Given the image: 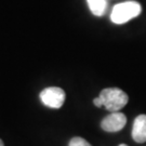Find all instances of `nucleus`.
Returning a JSON list of instances; mask_svg holds the SVG:
<instances>
[{"label": "nucleus", "mask_w": 146, "mask_h": 146, "mask_svg": "<svg viewBox=\"0 0 146 146\" xmlns=\"http://www.w3.org/2000/svg\"><path fill=\"white\" fill-rule=\"evenodd\" d=\"M142 12V7L136 1H125L116 5L110 14V20L115 24H125L130 20L139 16Z\"/></svg>", "instance_id": "1"}, {"label": "nucleus", "mask_w": 146, "mask_h": 146, "mask_svg": "<svg viewBox=\"0 0 146 146\" xmlns=\"http://www.w3.org/2000/svg\"><path fill=\"white\" fill-rule=\"evenodd\" d=\"M100 99L102 100L103 106L110 113H116L119 111L121 108H123L129 98L125 92L118 88H106L101 91L100 93Z\"/></svg>", "instance_id": "2"}, {"label": "nucleus", "mask_w": 146, "mask_h": 146, "mask_svg": "<svg viewBox=\"0 0 146 146\" xmlns=\"http://www.w3.org/2000/svg\"><path fill=\"white\" fill-rule=\"evenodd\" d=\"M40 101L50 108H61L65 102L66 94L58 87H49L40 92Z\"/></svg>", "instance_id": "3"}, {"label": "nucleus", "mask_w": 146, "mask_h": 146, "mask_svg": "<svg viewBox=\"0 0 146 146\" xmlns=\"http://www.w3.org/2000/svg\"><path fill=\"white\" fill-rule=\"evenodd\" d=\"M125 123H127V117L125 114L116 111L105 117L101 122V127L106 132H117L121 130Z\"/></svg>", "instance_id": "4"}, {"label": "nucleus", "mask_w": 146, "mask_h": 146, "mask_svg": "<svg viewBox=\"0 0 146 146\" xmlns=\"http://www.w3.org/2000/svg\"><path fill=\"white\" fill-rule=\"evenodd\" d=\"M132 137L136 143L146 142V115H140L134 119Z\"/></svg>", "instance_id": "5"}, {"label": "nucleus", "mask_w": 146, "mask_h": 146, "mask_svg": "<svg viewBox=\"0 0 146 146\" xmlns=\"http://www.w3.org/2000/svg\"><path fill=\"white\" fill-rule=\"evenodd\" d=\"M89 9L92 12V14L96 16H102L107 8L106 0H87Z\"/></svg>", "instance_id": "6"}, {"label": "nucleus", "mask_w": 146, "mask_h": 146, "mask_svg": "<svg viewBox=\"0 0 146 146\" xmlns=\"http://www.w3.org/2000/svg\"><path fill=\"white\" fill-rule=\"evenodd\" d=\"M68 146H91V144L82 137H73Z\"/></svg>", "instance_id": "7"}, {"label": "nucleus", "mask_w": 146, "mask_h": 146, "mask_svg": "<svg viewBox=\"0 0 146 146\" xmlns=\"http://www.w3.org/2000/svg\"><path fill=\"white\" fill-rule=\"evenodd\" d=\"M93 103H94V105H95L96 107H102V106H103L102 100L100 99V96H98V98H95V99L93 100Z\"/></svg>", "instance_id": "8"}, {"label": "nucleus", "mask_w": 146, "mask_h": 146, "mask_svg": "<svg viewBox=\"0 0 146 146\" xmlns=\"http://www.w3.org/2000/svg\"><path fill=\"white\" fill-rule=\"evenodd\" d=\"M0 146H5V144H3V142H2L1 139H0Z\"/></svg>", "instance_id": "9"}, {"label": "nucleus", "mask_w": 146, "mask_h": 146, "mask_svg": "<svg viewBox=\"0 0 146 146\" xmlns=\"http://www.w3.org/2000/svg\"><path fill=\"white\" fill-rule=\"evenodd\" d=\"M119 146H128V145H125V144H120Z\"/></svg>", "instance_id": "10"}]
</instances>
